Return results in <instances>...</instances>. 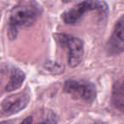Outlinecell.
<instances>
[{"label": "cell", "instance_id": "obj_1", "mask_svg": "<svg viewBox=\"0 0 124 124\" xmlns=\"http://www.w3.org/2000/svg\"><path fill=\"white\" fill-rule=\"evenodd\" d=\"M43 9L37 2H24L16 5L9 13L8 37L16 39L20 29L29 28L41 17Z\"/></svg>", "mask_w": 124, "mask_h": 124}, {"label": "cell", "instance_id": "obj_2", "mask_svg": "<svg viewBox=\"0 0 124 124\" xmlns=\"http://www.w3.org/2000/svg\"><path fill=\"white\" fill-rule=\"evenodd\" d=\"M53 37L57 44L67 52L68 65L71 67L79 66L84 54L83 41L76 37L65 33H54Z\"/></svg>", "mask_w": 124, "mask_h": 124}, {"label": "cell", "instance_id": "obj_3", "mask_svg": "<svg viewBox=\"0 0 124 124\" xmlns=\"http://www.w3.org/2000/svg\"><path fill=\"white\" fill-rule=\"evenodd\" d=\"M63 91L74 100H80L88 104L93 103L97 94L96 87L93 83L80 79L66 80Z\"/></svg>", "mask_w": 124, "mask_h": 124}, {"label": "cell", "instance_id": "obj_4", "mask_svg": "<svg viewBox=\"0 0 124 124\" xmlns=\"http://www.w3.org/2000/svg\"><path fill=\"white\" fill-rule=\"evenodd\" d=\"M108 10V5L102 1H83L78 3L72 8L65 11L61 18L66 24L75 25L82 20V18L88 12L98 11L100 13H105Z\"/></svg>", "mask_w": 124, "mask_h": 124}, {"label": "cell", "instance_id": "obj_5", "mask_svg": "<svg viewBox=\"0 0 124 124\" xmlns=\"http://www.w3.org/2000/svg\"><path fill=\"white\" fill-rule=\"evenodd\" d=\"M30 99V94L26 91L6 97L1 103V115L3 116H9L19 113L27 106Z\"/></svg>", "mask_w": 124, "mask_h": 124}, {"label": "cell", "instance_id": "obj_6", "mask_svg": "<svg viewBox=\"0 0 124 124\" xmlns=\"http://www.w3.org/2000/svg\"><path fill=\"white\" fill-rule=\"evenodd\" d=\"M106 51L110 55L124 53V16L116 23L110 38L106 43Z\"/></svg>", "mask_w": 124, "mask_h": 124}, {"label": "cell", "instance_id": "obj_7", "mask_svg": "<svg viewBox=\"0 0 124 124\" xmlns=\"http://www.w3.org/2000/svg\"><path fill=\"white\" fill-rule=\"evenodd\" d=\"M59 118L50 109H42L26 117L20 124H58Z\"/></svg>", "mask_w": 124, "mask_h": 124}, {"label": "cell", "instance_id": "obj_8", "mask_svg": "<svg viewBox=\"0 0 124 124\" xmlns=\"http://www.w3.org/2000/svg\"><path fill=\"white\" fill-rule=\"evenodd\" d=\"M26 79V74L17 67H13L11 69L9 79L5 86L6 92H12L20 88L22 86Z\"/></svg>", "mask_w": 124, "mask_h": 124}, {"label": "cell", "instance_id": "obj_9", "mask_svg": "<svg viewBox=\"0 0 124 124\" xmlns=\"http://www.w3.org/2000/svg\"><path fill=\"white\" fill-rule=\"evenodd\" d=\"M111 100L114 106L124 113V78L115 84Z\"/></svg>", "mask_w": 124, "mask_h": 124}, {"label": "cell", "instance_id": "obj_10", "mask_svg": "<svg viewBox=\"0 0 124 124\" xmlns=\"http://www.w3.org/2000/svg\"><path fill=\"white\" fill-rule=\"evenodd\" d=\"M44 68L53 74H60L64 71V66L57 62L48 60L44 64Z\"/></svg>", "mask_w": 124, "mask_h": 124}]
</instances>
